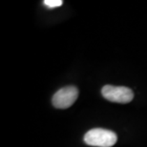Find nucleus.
I'll use <instances>...</instances> for the list:
<instances>
[{
  "instance_id": "f257e3e1",
  "label": "nucleus",
  "mask_w": 147,
  "mask_h": 147,
  "mask_svg": "<svg viewBox=\"0 0 147 147\" xmlns=\"http://www.w3.org/2000/svg\"><path fill=\"white\" fill-rule=\"evenodd\" d=\"M117 135L110 130L102 128H94L88 131L84 136V142L90 146L111 147L117 142Z\"/></svg>"
},
{
  "instance_id": "f03ea898",
  "label": "nucleus",
  "mask_w": 147,
  "mask_h": 147,
  "mask_svg": "<svg viewBox=\"0 0 147 147\" xmlns=\"http://www.w3.org/2000/svg\"><path fill=\"white\" fill-rule=\"evenodd\" d=\"M103 98L116 103H128L134 98V93L130 88L105 85L101 89Z\"/></svg>"
},
{
  "instance_id": "7ed1b4c3",
  "label": "nucleus",
  "mask_w": 147,
  "mask_h": 147,
  "mask_svg": "<svg viewBox=\"0 0 147 147\" xmlns=\"http://www.w3.org/2000/svg\"><path fill=\"white\" fill-rule=\"evenodd\" d=\"M78 96V90L75 86L61 88L52 98L53 105L57 109H66L75 103Z\"/></svg>"
},
{
  "instance_id": "20e7f679",
  "label": "nucleus",
  "mask_w": 147,
  "mask_h": 147,
  "mask_svg": "<svg viewBox=\"0 0 147 147\" xmlns=\"http://www.w3.org/2000/svg\"><path fill=\"white\" fill-rule=\"evenodd\" d=\"M44 5H46L49 8H57L63 4V1L61 0H44Z\"/></svg>"
}]
</instances>
